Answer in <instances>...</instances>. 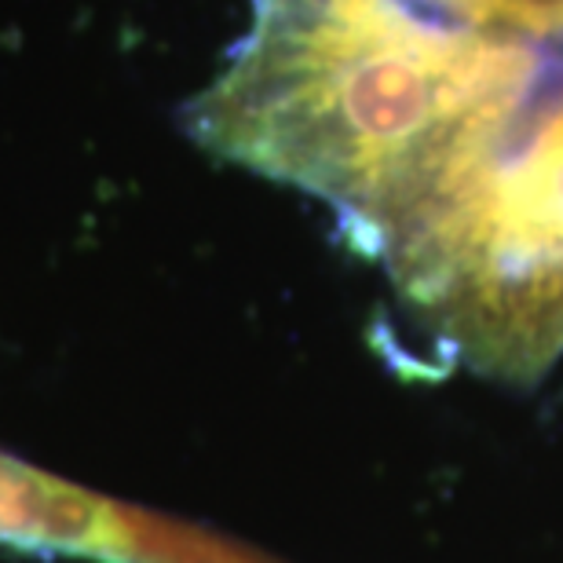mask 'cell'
Instances as JSON below:
<instances>
[{
	"label": "cell",
	"mask_w": 563,
	"mask_h": 563,
	"mask_svg": "<svg viewBox=\"0 0 563 563\" xmlns=\"http://www.w3.org/2000/svg\"><path fill=\"white\" fill-rule=\"evenodd\" d=\"M184 125L319 198L439 358L563 355V0H253Z\"/></svg>",
	"instance_id": "1"
},
{
	"label": "cell",
	"mask_w": 563,
	"mask_h": 563,
	"mask_svg": "<svg viewBox=\"0 0 563 563\" xmlns=\"http://www.w3.org/2000/svg\"><path fill=\"white\" fill-rule=\"evenodd\" d=\"M0 545L121 560V505L0 454Z\"/></svg>",
	"instance_id": "2"
}]
</instances>
